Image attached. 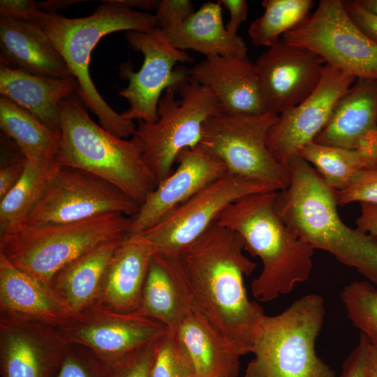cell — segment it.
<instances>
[{
    "mask_svg": "<svg viewBox=\"0 0 377 377\" xmlns=\"http://www.w3.org/2000/svg\"><path fill=\"white\" fill-rule=\"evenodd\" d=\"M236 232L214 222L177 254L192 309L241 355L252 352L265 316L251 301L244 279L256 267Z\"/></svg>",
    "mask_w": 377,
    "mask_h": 377,
    "instance_id": "cell-1",
    "label": "cell"
},
{
    "mask_svg": "<svg viewBox=\"0 0 377 377\" xmlns=\"http://www.w3.org/2000/svg\"><path fill=\"white\" fill-rule=\"evenodd\" d=\"M287 165L290 184L275 199L279 216L313 249L329 252L377 288V239L341 220L334 190L306 161L297 154Z\"/></svg>",
    "mask_w": 377,
    "mask_h": 377,
    "instance_id": "cell-2",
    "label": "cell"
},
{
    "mask_svg": "<svg viewBox=\"0 0 377 377\" xmlns=\"http://www.w3.org/2000/svg\"><path fill=\"white\" fill-rule=\"evenodd\" d=\"M278 191L257 193L229 205L216 222L238 233L245 248L263 263V269L251 283L255 298L271 302L290 293L296 284L308 279L314 249L278 214Z\"/></svg>",
    "mask_w": 377,
    "mask_h": 377,
    "instance_id": "cell-3",
    "label": "cell"
},
{
    "mask_svg": "<svg viewBox=\"0 0 377 377\" xmlns=\"http://www.w3.org/2000/svg\"><path fill=\"white\" fill-rule=\"evenodd\" d=\"M40 27L78 82L77 94L98 119L100 125L121 138L132 137L137 126L114 111L98 93L89 72L91 54L99 40L111 33L149 31L156 28L155 16L138 11L120 0L103 1L89 15L66 17L42 12Z\"/></svg>",
    "mask_w": 377,
    "mask_h": 377,
    "instance_id": "cell-4",
    "label": "cell"
},
{
    "mask_svg": "<svg viewBox=\"0 0 377 377\" xmlns=\"http://www.w3.org/2000/svg\"><path fill=\"white\" fill-rule=\"evenodd\" d=\"M77 93L59 104L61 142L56 161L111 183L140 205L156 188L143 158V145L133 135L119 138L97 124Z\"/></svg>",
    "mask_w": 377,
    "mask_h": 377,
    "instance_id": "cell-5",
    "label": "cell"
},
{
    "mask_svg": "<svg viewBox=\"0 0 377 377\" xmlns=\"http://www.w3.org/2000/svg\"><path fill=\"white\" fill-rule=\"evenodd\" d=\"M131 217L108 213L85 220L22 227L0 235V253L16 267L51 286L64 266L96 246L128 237Z\"/></svg>",
    "mask_w": 377,
    "mask_h": 377,
    "instance_id": "cell-6",
    "label": "cell"
},
{
    "mask_svg": "<svg viewBox=\"0 0 377 377\" xmlns=\"http://www.w3.org/2000/svg\"><path fill=\"white\" fill-rule=\"evenodd\" d=\"M325 314L323 297L309 294L279 314L265 315L244 377H336L315 350Z\"/></svg>",
    "mask_w": 377,
    "mask_h": 377,
    "instance_id": "cell-7",
    "label": "cell"
},
{
    "mask_svg": "<svg viewBox=\"0 0 377 377\" xmlns=\"http://www.w3.org/2000/svg\"><path fill=\"white\" fill-rule=\"evenodd\" d=\"M177 91L179 99L175 89H167L158 102V120L139 121L135 133L142 140L143 158L157 184L173 171L180 151L199 144L205 121L222 112L215 96L189 77Z\"/></svg>",
    "mask_w": 377,
    "mask_h": 377,
    "instance_id": "cell-8",
    "label": "cell"
},
{
    "mask_svg": "<svg viewBox=\"0 0 377 377\" xmlns=\"http://www.w3.org/2000/svg\"><path fill=\"white\" fill-rule=\"evenodd\" d=\"M277 115L221 112L203 124L198 145L221 161L228 173L269 185L276 191L290 182L288 165L278 162L267 145V135Z\"/></svg>",
    "mask_w": 377,
    "mask_h": 377,
    "instance_id": "cell-9",
    "label": "cell"
},
{
    "mask_svg": "<svg viewBox=\"0 0 377 377\" xmlns=\"http://www.w3.org/2000/svg\"><path fill=\"white\" fill-rule=\"evenodd\" d=\"M283 42L307 49L356 78L377 80V43L352 20L342 0H320Z\"/></svg>",
    "mask_w": 377,
    "mask_h": 377,
    "instance_id": "cell-10",
    "label": "cell"
},
{
    "mask_svg": "<svg viewBox=\"0 0 377 377\" xmlns=\"http://www.w3.org/2000/svg\"><path fill=\"white\" fill-rule=\"evenodd\" d=\"M139 207L106 180L83 170L60 166L21 228L73 223L108 213L133 216Z\"/></svg>",
    "mask_w": 377,
    "mask_h": 377,
    "instance_id": "cell-11",
    "label": "cell"
},
{
    "mask_svg": "<svg viewBox=\"0 0 377 377\" xmlns=\"http://www.w3.org/2000/svg\"><path fill=\"white\" fill-rule=\"evenodd\" d=\"M125 38L132 49L142 54L144 60L138 72L128 63L119 68L120 76L128 80V87L119 93L129 104L121 114L131 121L156 122L162 92L168 88L177 91L188 77L187 68L175 69V64L192 62L194 58L175 47L157 28L149 31H126Z\"/></svg>",
    "mask_w": 377,
    "mask_h": 377,
    "instance_id": "cell-12",
    "label": "cell"
},
{
    "mask_svg": "<svg viewBox=\"0 0 377 377\" xmlns=\"http://www.w3.org/2000/svg\"><path fill=\"white\" fill-rule=\"evenodd\" d=\"M270 191H278L264 183L227 173L156 225L131 237L149 245L155 253L176 254L203 234L229 205L249 195Z\"/></svg>",
    "mask_w": 377,
    "mask_h": 377,
    "instance_id": "cell-13",
    "label": "cell"
},
{
    "mask_svg": "<svg viewBox=\"0 0 377 377\" xmlns=\"http://www.w3.org/2000/svg\"><path fill=\"white\" fill-rule=\"evenodd\" d=\"M55 327L66 344L82 346L108 364L159 339L168 330L152 318L119 312L99 302Z\"/></svg>",
    "mask_w": 377,
    "mask_h": 377,
    "instance_id": "cell-14",
    "label": "cell"
},
{
    "mask_svg": "<svg viewBox=\"0 0 377 377\" xmlns=\"http://www.w3.org/2000/svg\"><path fill=\"white\" fill-rule=\"evenodd\" d=\"M356 80L326 64L313 92L298 105L279 114L270 126L267 145L273 157L287 165L302 147L313 142L327 125L338 101Z\"/></svg>",
    "mask_w": 377,
    "mask_h": 377,
    "instance_id": "cell-15",
    "label": "cell"
},
{
    "mask_svg": "<svg viewBox=\"0 0 377 377\" xmlns=\"http://www.w3.org/2000/svg\"><path fill=\"white\" fill-rule=\"evenodd\" d=\"M254 64L266 110L277 116L313 92L326 65L314 52L281 39Z\"/></svg>",
    "mask_w": 377,
    "mask_h": 377,
    "instance_id": "cell-16",
    "label": "cell"
},
{
    "mask_svg": "<svg viewBox=\"0 0 377 377\" xmlns=\"http://www.w3.org/2000/svg\"><path fill=\"white\" fill-rule=\"evenodd\" d=\"M175 170L159 182L131 217L128 237L156 225L197 192L228 173L224 163L198 145L178 154Z\"/></svg>",
    "mask_w": 377,
    "mask_h": 377,
    "instance_id": "cell-17",
    "label": "cell"
},
{
    "mask_svg": "<svg viewBox=\"0 0 377 377\" xmlns=\"http://www.w3.org/2000/svg\"><path fill=\"white\" fill-rule=\"evenodd\" d=\"M66 346L54 326L0 318L1 377H55Z\"/></svg>",
    "mask_w": 377,
    "mask_h": 377,
    "instance_id": "cell-18",
    "label": "cell"
},
{
    "mask_svg": "<svg viewBox=\"0 0 377 377\" xmlns=\"http://www.w3.org/2000/svg\"><path fill=\"white\" fill-rule=\"evenodd\" d=\"M187 73L215 96L223 113L267 112L255 64L247 54L206 57L187 69Z\"/></svg>",
    "mask_w": 377,
    "mask_h": 377,
    "instance_id": "cell-19",
    "label": "cell"
},
{
    "mask_svg": "<svg viewBox=\"0 0 377 377\" xmlns=\"http://www.w3.org/2000/svg\"><path fill=\"white\" fill-rule=\"evenodd\" d=\"M0 318L58 327L77 314L50 286L14 266L0 253Z\"/></svg>",
    "mask_w": 377,
    "mask_h": 377,
    "instance_id": "cell-20",
    "label": "cell"
},
{
    "mask_svg": "<svg viewBox=\"0 0 377 377\" xmlns=\"http://www.w3.org/2000/svg\"><path fill=\"white\" fill-rule=\"evenodd\" d=\"M0 60L1 65L34 74L73 77L48 36L33 22L0 17Z\"/></svg>",
    "mask_w": 377,
    "mask_h": 377,
    "instance_id": "cell-21",
    "label": "cell"
},
{
    "mask_svg": "<svg viewBox=\"0 0 377 377\" xmlns=\"http://www.w3.org/2000/svg\"><path fill=\"white\" fill-rule=\"evenodd\" d=\"M171 329L195 377H237L242 356L199 312L191 309Z\"/></svg>",
    "mask_w": 377,
    "mask_h": 377,
    "instance_id": "cell-22",
    "label": "cell"
},
{
    "mask_svg": "<svg viewBox=\"0 0 377 377\" xmlns=\"http://www.w3.org/2000/svg\"><path fill=\"white\" fill-rule=\"evenodd\" d=\"M75 77L59 78L0 66V94L61 134L60 103L77 93Z\"/></svg>",
    "mask_w": 377,
    "mask_h": 377,
    "instance_id": "cell-23",
    "label": "cell"
},
{
    "mask_svg": "<svg viewBox=\"0 0 377 377\" xmlns=\"http://www.w3.org/2000/svg\"><path fill=\"white\" fill-rule=\"evenodd\" d=\"M377 129V80L357 78L336 104L331 117L313 142L355 149Z\"/></svg>",
    "mask_w": 377,
    "mask_h": 377,
    "instance_id": "cell-24",
    "label": "cell"
},
{
    "mask_svg": "<svg viewBox=\"0 0 377 377\" xmlns=\"http://www.w3.org/2000/svg\"><path fill=\"white\" fill-rule=\"evenodd\" d=\"M154 254L144 242L131 237L125 238L109 263L98 302L119 312L137 311Z\"/></svg>",
    "mask_w": 377,
    "mask_h": 377,
    "instance_id": "cell-25",
    "label": "cell"
},
{
    "mask_svg": "<svg viewBox=\"0 0 377 377\" xmlns=\"http://www.w3.org/2000/svg\"><path fill=\"white\" fill-rule=\"evenodd\" d=\"M191 308L178 254L155 253L135 313L173 328Z\"/></svg>",
    "mask_w": 377,
    "mask_h": 377,
    "instance_id": "cell-26",
    "label": "cell"
},
{
    "mask_svg": "<svg viewBox=\"0 0 377 377\" xmlns=\"http://www.w3.org/2000/svg\"><path fill=\"white\" fill-rule=\"evenodd\" d=\"M161 31L175 47L194 50L205 58L247 54L244 40L227 31L219 1L204 3L183 23Z\"/></svg>",
    "mask_w": 377,
    "mask_h": 377,
    "instance_id": "cell-27",
    "label": "cell"
},
{
    "mask_svg": "<svg viewBox=\"0 0 377 377\" xmlns=\"http://www.w3.org/2000/svg\"><path fill=\"white\" fill-rule=\"evenodd\" d=\"M123 240L96 246L67 264L53 277L51 287L75 313L99 301L108 266Z\"/></svg>",
    "mask_w": 377,
    "mask_h": 377,
    "instance_id": "cell-28",
    "label": "cell"
},
{
    "mask_svg": "<svg viewBox=\"0 0 377 377\" xmlns=\"http://www.w3.org/2000/svg\"><path fill=\"white\" fill-rule=\"evenodd\" d=\"M336 191L346 188L358 173L377 169V129L355 149L332 147L312 142L298 152Z\"/></svg>",
    "mask_w": 377,
    "mask_h": 377,
    "instance_id": "cell-29",
    "label": "cell"
},
{
    "mask_svg": "<svg viewBox=\"0 0 377 377\" xmlns=\"http://www.w3.org/2000/svg\"><path fill=\"white\" fill-rule=\"evenodd\" d=\"M1 132L9 137L31 162L56 160L61 134L8 99L0 98Z\"/></svg>",
    "mask_w": 377,
    "mask_h": 377,
    "instance_id": "cell-30",
    "label": "cell"
},
{
    "mask_svg": "<svg viewBox=\"0 0 377 377\" xmlns=\"http://www.w3.org/2000/svg\"><path fill=\"white\" fill-rule=\"evenodd\" d=\"M60 165L56 161H27L15 186L0 199V235L15 231L40 201Z\"/></svg>",
    "mask_w": 377,
    "mask_h": 377,
    "instance_id": "cell-31",
    "label": "cell"
},
{
    "mask_svg": "<svg viewBox=\"0 0 377 377\" xmlns=\"http://www.w3.org/2000/svg\"><path fill=\"white\" fill-rule=\"evenodd\" d=\"M313 0H264V12L251 24L248 34L257 46L272 47L300 25L315 6Z\"/></svg>",
    "mask_w": 377,
    "mask_h": 377,
    "instance_id": "cell-32",
    "label": "cell"
},
{
    "mask_svg": "<svg viewBox=\"0 0 377 377\" xmlns=\"http://www.w3.org/2000/svg\"><path fill=\"white\" fill-rule=\"evenodd\" d=\"M347 317L377 349V288L366 281L345 286L340 294Z\"/></svg>",
    "mask_w": 377,
    "mask_h": 377,
    "instance_id": "cell-33",
    "label": "cell"
},
{
    "mask_svg": "<svg viewBox=\"0 0 377 377\" xmlns=\"http://www.w3.org/2000/svg\"><path fill=\"white\" fill-rule=\"evenodd\" d=\"M149 377H195L189 361L170 328L158 340Z\"/></svg>",
    "mask_w": 377,
    "mask_h": 377,
    "instance_id": "cell-34",
    "label": "cell"
},
{
    "mask_svg": "<svg viewBox=\"0 0 377 377\" xmlns=\"http://www.w3.org/2000/svg\"><path fill=\"white\" fill-rule=\"evenodd\" d=\"M55 377H112L110 365L85 348L67 344Z\"/></svg>",
    "mask_w": 377,
    "mask_h": 377,
    "instance_id": "cell-35",
    "label": "cell"
},
{
    "mask_svg": "<svg viewBox=\"0 0 377 377\" xmlns=\"http://www.w3.org/2000/svg\"><path fill=\"white\" fill-rule=\"evenodd\" d=\"M27 158L18 146L0 133V199L18 182L25 169Z\"/></svg>",
    "mask_w": 377,
    "mask_h": 377,
    "instance_id": "cell-36",
    "label": "cell"
},
{
    "mask_svg": "<svg viewBox=\"0 0 377 377\" xmlns=\"http://www.w3.org/2000/svg\"><path fill=\"white\" fill-rule=\"evenodd\" d=\"M159 339L136 348L109 364L112 377H149Z\"/></svg>",
    "mask_w": 377,
    "mask_h": 377,
    "instance_id": "cell-37",
    "label": "cell"
},
{
    "mask_svg": "<svg viewBox=\"0 0 377 377\" xmlns=\"http://www.w3.org/2000/svg\"><path fill=\"white\" fill-rule=\"evenodd\" d=\"M334 192L340 206L353 202L377 205V169L360 172L346 188Z\"/></svg>",
    "mask_w": 377,
    "mask_h": 377,
    "instance_id": "cell-38",
    "label": "cell"
},
{
    "mask_svg": "<svg viewBox=\"0 0 377 377\" xmlns=\"http://www.w3.org/2000/svg\"><path fill=\"white\" fill-rule=\"evenodd\" d=\"M195 12L190 0H160L154 14L156 28L166 31L183 23Z\"/></svg>",
    "mask_w": 377,
    "mask_h": 377,
    "instance_id": "cell-39",
    "label": "cell"
},
{
    "mask_svg": "<svg viewBox=\"0 0 377 377\" xmlns=\"http://www.w3.org/2000/svg\"><path fill=\"white\" fill-rule=\"evenodd\" d=\"M43 10L32 0H1V17L35 23Z\"/></svg>",
    "mask_w": 377,
    "mask_h": 377,
    "instance_id": "cell-40",
    "label": "cell"
},
{
    "mask_svg": "<svg viewBox=\"0 0 377 377\" xmlns=\"http://www.w3.org/2000/svg\"><path fill=\"white\" fill-rule=\"evenodd\" d=\"M369 346V339L361 333L357 346L343 362L340 377H367L366 364Z\"/></svg>",
    "mask_w": 377,
    "mask_h": 377,
    "instance_id": "cell-41",
    "label": "cell"
},
{
    "mask_svg": "<svg viewBox=\"0 0 377 377\" xmlns=\"http://www.w3.org/2000/svg\"><path fill=\"white\" fill-rule=\"evenodd\" d=\"M344 7L355 24L377 43V15L362 8L357 0L343 1Z\"/></svg>",
    "mask_w": 377,
    "mask_h": 377,
    "instance_id": "cell-42",
    "label": "cell"
},
{
    "mask_svg": "<svg viewBox=\"0 0 377 377\" xmlns=\"http://www.w3.org/2000/svg\"><path fill=\"white\" fill-rule=\"evenodd\" d=\"M219 3L230 13V19L226 25L227 31L233 35H237L240 25L246 20L248 15V3L245 0H219Z\"/></svg>",
    "mask_w": 377,
    "mask_h": 377,
    "instance_id": "cell-43",
    "label": "cell"
},
{
    "mask_svg": "<svg viewBox=\"0 0 377 377\" xmlns=\"http://www.w3.org/2000/svg\"><path fill=\"white\" fill-rule=\"evenodd\" d=\"M357 228L377 239V205L360 203V214L356 220Z\"/></svg>",
    "mask_w": 377,
    "mask_h": 377,
    "instance_id": "cell-44",
    "label": "cell"
},
{
    "mask_svg": "<svg viewBox=\"0 0 377 377\" xmlns=\"http://www.w3.org/2000/svg\"><path fill=\"white\" fill-rule=\"evenodd\" d=\"M80 0H49L38 2L40 8L45 13L58 14L59 11L67 9L71 5L80 2Z\"/></svg>",
    "mask_w": 377,
    "mask_h": 377,
    "instance_id": "cell-45",
    "label": "cell"
},
{
    "mask_svg": "<svg viewBox=\"0 0 377 377\" xmlns=\"http://www.w3.org/2000/svg\"><path fill=\"white\" fill-rule=\"evenodd\" d=\"M123 3L134 9V8L144 10H156L159 0H120Z\"/></svg>",
    "mask_w": 377,
    "mask_h": 377,
    "instance_id": "cell-46",
    "label": "cell"
},
{
    "mask_svg": "<svg viewBox=\"0 0 377 377\" xmlns=\"http://www.w3.org/2000/svg\"><path fill=\"white\" fill-rule=\"evenodd\" d=\"M366 375L367 377H377V349L371 343L367 357Z\"/></svg>",
    "mask_w": 377,
    "mask_h": 377,
    "instance_id": "cell-47",
    "label": "cell"
},
{
    "mask_svg": "<svg viewBox=\"0 0 377 377\" xmlns=\"http://www.w3.org/2000/svg\"><path fill=\"white\" fill-rule=\"evenodd\" d=\"M359 4L367 11L377 15V0H357Z\"/></svg>",
    "mask_w": 377,
    "mask_h": 377,
    "instance_id": "cell-48",
    "label": "cell"
},
{
    "mask_svg": "<svg viewBox=\"0 0 377 377\" xmlns=\"http://www.w3.org/2000/svg\"><path fill=\"white\" fill-rule=\"evenodd\" d=\"M219 377H223V376H219Z\"/></svg>",
    "mask_w": 377,
    "mask_h": 377,
    "instance_id": "cell-49",
    "label": "cell"
}]
</instances>
